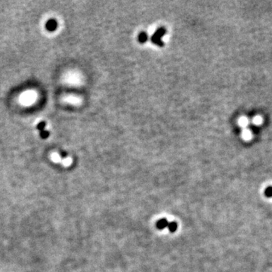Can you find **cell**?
<instances>
[{"label": "cell", "mask_w": 272, "mask_h": 272, "mask_svg": "<svg viewBox=\"0 0 272 272\" xmlns=\"http://www.w3.org/2000/svg\"><path fill=\"white\" fill-rule=\"evenodd\" d=\"M65 101L67 102L68 104H73V105H79V104L81 103L82 100L81 98H79L77 96H74V95H70V96H67L65 98Z\"/></svg>", "instance_id": "3957f363"}, {"label": "cell", "mask_w": 272, "mask_h": 272, "mask_svg": "<svg viewBox=\"0 0 272 272\" xmlns=\"http://www.w3.org/2000/svg\"><path fill=\"white\" fill-rule=\"evenodd\" d=\"M155 30H156L155 27H154V26H152V27H151L148 29V33H149V34H153V33L155 32Z\"/></svg>", "instance_id": "52a82bcc"}, {"label": "cell", "mask_w": 272, "mask_h": 272, "mask_svg": "<svg viewBox=\"0 0 272 272\" xmlns=\"http://www.w3.org/2000/svg\"><path fill=\"white\" fill-rule=\"evenodd\" d=\"M264 196H267V197H272V187L271 186H269L267 188L264 190Z\"/></svg>", "instance_id": "5b68a950"}, {"label": "cell", "mask_w": 272, "mask_h": 272, "mask_svg": "<svg viewBox=\"0 0 272 272\" xmlns=\"http://www.w3.org/2000/svg\"><path fill=\"white\" fill-rule=\"evenodd\" d=\"M66 82L70 84H73L76 85L78 83H79L80 82V77L79 75L76 73H71L67 75V76L66 77Z\"/></svg>", "instance_id": "7a4b0ae2"}, {"label": "cell", "mask_w": 272, "mask_h": 272, "mask_svg": "<svg viewBox=\"0 0 272 272\" xmlns=\"http://www.w3.org/2000/svg\"><path fill=\"white\" fill-rule=\"evenodd\" d=\"M37 98V94L33 90H27L21 95L20 101L23 105L28 106L33 104Z\"/></svg>", "instance_id": "6da1fadb"}, {"label": "cell", "mask_w": 272, "mask_h": 272, "mask_svg": "<svg viewBox=\"0 0 272 272\" xmlns=\"http://www.w3.org/2000/svg\"><path fill=\"white\" fill-rule=\"evenodd\" d=\"M163 41H165V42H167V41L169 40V37H168L167 36H165L163 38Z\"/></svg>", "instance_id": "9c48e42d"}, {"label": "cell", "mask_w": 272, "mask_h": 272, "mask_svg": "<svg viewBox=\"0 0 272 272\" xmlns=\"http://www.w3.org/2000/svg\"><path fill=\"white\" fill-rule=\"evenodd\" d=\"M51 159L53 162H54V163H61L62 161L61 157H60L58 154H57V153H53V154H51Z\"/></svg>", "instance_id": "277c9868"}, {"label": "cell", "mask_w": 272, "mask_h": 272, "mask_svg": "<svg viewBox=\"0 0 272 272\" xmlns=\"http://www.w3.org/2000/svg\"><path fill=\"white\" fill-rule=\"evenodd\" d=\"M240 124L242 125V126H244V125H246V124H247V121H246V119H241L240 120Z\"/></svg>", "instance_id": "ba28073f"}, {"label": "cell", "mask_w": 272, "mask_h": 272, "mask_svg": "<svg viewBox=\"0 0 272 272\" xmlns=\"http://www.w3.org/2000/svg\"><path fill=\"white\" fill-rule=\"evenodd\" d=\"M61 163L64 166H69L71 164V163H72V159L70 157H66V158L62 159Z\"/></svg>", "instance_id": "8992f818"}]
</instances>
